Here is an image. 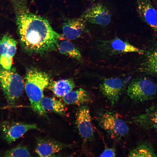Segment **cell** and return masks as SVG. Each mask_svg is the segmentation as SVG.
<instances>
[{"label": "cell", "instance_id": "cell-24", "mask_svg": "<svg viewBox=\"0 0 157 157\" xmlns=\"http://www.w3.org/2000/svg\"><path fill=\"white\" fill-rule=\"evenodd\" d=\"M156 131L157 132V128H156Z\"/></svg>", "mask_w": 157, "mask_h": 157}, {"label": "cell", "instance_id": "cell-13", "mask_svg": "<svg viewBox=\"0 0 157 157\" xmlns=\"http://www.w3.org/2000/svg\"><path fill=\"white\" fill-rule=\"evenodd\" d=\"M124 85L123 82L120 78H106L100 84L99 89L113 105L119 99Z\"/></svg>", "mask_w": 157, "mask_h": 157}, {"label": "cell", "instance_id": "cell-11", "mask_svg": "<svg viewBox=\"0 0 157 157\" xmlns=\"http://www.w3.org/2000/svg\"><path fill=\"white\" fill-rule=\"evenodd\" d=\"M62 29L64 36L70 40L78 38L89 31L86 22L81 17L65 19L62 24Z\"/></svg>", "mask_w": 157, "mask_h": 157}, {"label": "cell", "instance_id": "cell-9", "mask_svg": "<svg viewBox=\"0 0 157 157\" xmlns=\"http://www.w3.org/2000/svg\"><path fill=\"white\" fill-rule=\"evenodd\" d=\"M71 146L52 139L38 137L36 139L35 151L39 156L53 157L56 156V153Z\"/></svg>", "mask_w": 157, "mask_h": 157}, {"label": "cell", "instance_id": "cell-6", "mask_svg": "<svg viewBox=\"0 0 157 157\" xmlns=\"http://www.w3.org/2000/svg\"><path fill=\"white\" fill-rule=\"evenodd\" d=\"M38 129L34 124L4 121L0 124V131L2 139L8 144L21 137L28 131Z\"/></svg>", "mask_w": 157, "mask_h": 157}, {"label": "cell", "instance_id": "cell-12", "mask_svg": "<svg viewBox=\"0 0 157 157\" xmlns=\"http://www.w3.org/2000/svg\"><path fill=\"white\" fill-rule=\"evenodd\" d=\"M76 122L78 132L85 140L92 139L94 136V131L92 123L90 111L88 107H80L76 114Z\"/></svg>", "mask_w": 157, "mask_h": 157}, {"label": "cell", "instance_id": "cell-8", "mask_svg": "<svg viewBox=\"0 0 157 157\" xmlns=\"http://www.w3.org/2000/svg\"><path fill=\"white\" fill-rule=\"evenodd\" d=\"M17 44L15 40L7 34L4 35L0 40V65L4 69L9 70L12 68Z\"/></svg>", "mask_w": 157, "mask_h": 157}, {"label": "cell", "instance_id": "cell-5", "mask_svg": "<svg viewBox=\"0 0 157 157\" xmlns=\"http://www.w3.org/2000/svg\"><path fill=\"white\" fill-rule=\"evenodd\" d=\"M80 17L89 23L105 26L110 23L112 14L105 5L99 2L87 8Z\"/></svg>", "mask_w": 157, "mask_h": 157}, {"label": "cell", "instance_id": "cell-19", "mask_svg": "<svg viewBox=\"0 0 157 157\" xmlns=\"http://www.w3.org/2000/svg\"><path fill=\"white\" fill-rule=\"evenodd\" d=\"M41 103L46 110L60 115L64 114L65 113L64 104L55 97H44Z\"/></svg>", "mask_w": 157, "mask_h": 157}, {"label": "cell", "instance_id": "cell-7", "mask_svg": "<svg viewBox=\"0 0 157 157\" xmlns=\"http://www.w3.org/2000/svg\"><path fill=\"white\" fill-rule=\"evenodd\" d=\"M99 123L102 127L113 138H121L126 135L129 131L126 124L115 114L105 113L100 115Z\"/></svg>", "mask_w": 157, "mask_h": 157}, {"label": "cell", "instance_id": "cell-4", "mask_svg": "<svg viewBox=\"0 0 157 157\" xmlns=\"http://www.w3.org/2000/svg\"><path fill=\"white\" fill-rule=\"evenodd\" d=\"M126 91L132 100L142 102L152 99L156 95L157 84L147 78H137L129 83Z\"/></svg>", "mask_w": 157, "mask_h": 157}, {"label": "cell", "instance_id": "cell-10", "mask_svg": "<svg viewBox=\"0 0 157 157\" xmlns=\"http://www.w3.org/2000/svg\"><path fill=\"white\" fill-rule=\"evenodd\" d=\"M100 46L103 51L110 54L129 52H136L143 54L144 52L143 50L117 37L111 40H102Z\"/></svg>", "mask_w": 157, "mask_h": 157}, {"label": "cell", "instance_id": "cell-15", "mask_svg": "<svg viewBox=\"0 0 157 157\" xmlns=\"http://www.w3.org/2000/svg\"><path fill=\"white\" fill-rule=\"evenodd\" d=\"M64 103L81 106L89 102L91 100L88 92L82 88L70 91L63 97Z\"/></svg>", "mask_w": 157, "mask_h": 157}, {"label": "cell", "instance_id": "cell-18", "mask_svg": "<svg viewBox=\"0 0 157 157\" xmlns=\"http://www.w3.org/2000/svg\"><path fill=\"white\" fill-rule=\"evenodd\" d=\"M141 68L145 73L157 76V49L147 53Z\"/></svg>", "mask_w": 157, "mask_h": 157}, {"label": "cell", "instance_id": "cell-17", "mask_svg": "<svg viewBox=\"0 0 157 157\" xmlns=\"http://www.w3.org/2000/svg\"><path fill=\"white\" fill-rule=\"evenodd\" d=\"M134 122L143 128L148 129L157 128V109L151 108L144 113L135 118Z\"/></svg>", "mask_w": 157, "mask_h": 157}, {"label": "cell", "instance_id": "cell-22", "mask_svg": "<svg viewBox=\"0 0 157 157\" xmlns=\"http://www.w3.org/2000/svg\"><path fill=\"white\" fill-rule=\"evenodd\" d=\"M4 157H29L30 153L27 148L22 145H18L5 151Z\"/></svg>", "mask_w": 157, "mask_h": 157}, {"label": "cell", "instance_id": "cell-16", "mask_svg": "<svg viewBox=\"0 0 157 157\" xmlns=\"http://www.w3.org/2000/svg\"><path fill=\"white\" fill-rule=\"evenodd\" d=\"M48 87L56 96L63 97L73 90L75 84L73 79L69 78L50 82Z\"/></svg>", "mask_w": 157, "mask_h": 157}, {"label": "cell", "instance_id": "cell-2", "mask_svg": "<svg viewBox=\"0 0 157 157\" xmlns=\"http://www.w3.org/2000/svg\"><path fill=\"white\" fill-rule=\"evenodd\" d=\"M50 82L46 73L34 68L27 71L25 77V89L32 109L39 115L46 117V110L41 102L44 97V91Z\"/></svg>", "mask_w": 157, "mask_h": 157}, {"label": "cell", "instance_id": "cell-23", "mask_svg": "<svg viewBox=\"0 0 157 157\" xmlns=\"http://www.w3.org/2000/svg\"><path fill=\"white\" fill-rule=\"evenodd\" d=\"M116 154L115 150L113 148H106L101 153L100 157H115Z\"/></svg>", "mask_w": 157, "mask_h": 157}, {"label": "cell", "instance_id": "cell-14", "mask_svg": "<svg viewBox=\"0 0 157 157\" xmlns=\"http://www.w3.org/2000/svg\"><path fill=\"white\" fill-rule=\"evenodd\" d=\"M137 10L141 19L157 33V10L150 0H136Z\"/></svg>", "mask_w": 157, "mask_h": 157}, {"label": "cell", "instance_id": "cell-3", "mask_svg": "<svg viewBox=\"0 0 157 157\" xmlns=\"http://www.w3.org/2000/svg\"><path fill=\"white\" fill-rule=\"evenodd\" d=\"M0 86L8 103L13 105L22 95L24 86L22 77L15 68L7 70L0 65Z\"/></svg>", "mask_w": 157, "mask_h": 157}, {"label": "cell", "instance_id": "cell-21", "mask_svg": "<svg viewBox=\"0 0 157 157\" xmlns=\"http://www.w3.org/2000/svg\"><path fill=\"white\" fill-rule=\"evenodd\" d=\"M128 156L155 157L157 155L152 146L147 143H143L131 150Z\"/></svg>", "mask_w": 157, "mask_h": 157}, {"label": "cell", "instance_id": "cell-20", "mask_svg": "<svg viewBox=\"0 0 157 157\" xmlns=\"http://www.w3.org/2000/svg\"><path fill=\"white\" fill-rule=\"evenodd\" d=\"M58 49L61 54L78 60H81V52L72 42L69 41L64 40L61 41L59 44Z\"/></svg>", "mask_w": 157, "mask_h": 157}, {"label": "cell", "instance_id": "cell-1", "mask_svg": "<svg viewBox=\"0 0 157 157\" xmlns=\"http://www.w3.org/2000/svg\"><path fill=\"white\" fill-rule=\"evenodd\" d=\"M17 2L15 6L17 31L24 51L42 54L58 49L61 35L47 19L31 12L24 0Z\"/></svg>", "mask_w": 157, "mask_h": 157}]
</instances>
